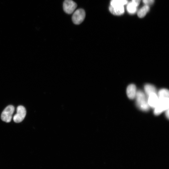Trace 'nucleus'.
Instances as JSON below:
<instances>
[{
	"label": "nucleus",
	"instance_id": "nucleus-1",
	"mask_svg": "<svg viewBox=\"0 0 169 169\" xmlns=\"http://www.w3.org/2000/svg\"><path fill=\"white\" fill-rule=\"evenodd\" d=\"M135 97L137 106L141 110L147 111L149 110V105L145 95L141 91H136Z\"/></svg>",
	"mask_w": 169,
	"mask_h": 169
},
{
	"label": "nucleus",
	"instance_id": "nucleus-2",
	"mask_svg": "<svg viewBox=\"0 0 169 169\" xmlns=\"http://www.w3.org/2000/svg\"><path fill=\"white\" fill-rule=\"evenodd\" d=\"M169 98H159L158 103L154 108V114L158 115L163 111L169 109Z\"/></svg>",
	"mask_w": 169,
	"mask_h": 169
},
{
	"label": "nucleus",
	"instance_id": "nucleus-3",
	"mask_svg": "<svg viewBox=\"0 0 169 169\" xmlns=\"http://www.w3.org/2000/svg\"><path fill=\"white\" fill-rule=\"evenodd\" d=\"M14 110V107L12 105H9L6 107L1 114L2 120L7 123L10 122Z\"/></svg>",
	"mask_w": 169,
	"mask_h": 169
},
{
	"label": "nucleus",
	"instance_id": "nucleus-4",
	"mask_svg": "<svg viewBox=\"0 0 169 169\" xmlns=\"http://www.w3.org/2000/svg\"><path fill=\"white\" fill-rule=\"evenodd\" d=\"M85 16L84 10L82 9H79L76 10L74 13L72 20L75 24H79L84 21Z\"/></svg>",
	"mask_w": 169,
	"mask_h": 169
},
{
	"label": "nucleus",
	"instance_id": "nucleus-5",
	"mask_svg": "<svg viewBox=\"0 0 169 169\" xmlns=\"http://www.w3.org/2000/svg\"><path fill=\"white\" fill-rule=\"evenodd\" d=\"M26 111L25 107L22 106H18L17 109V113L13 117V120L16 123L22 121L25 117Z\"/></svg>",
	"mask_w": 169,
	"mask_h": 169
},
{
	"label": "nucleus",
	"instance_id": "nucleus-6",
	"mask_svg": "<svg viewBox=\"0 0 169 169\" xmlns=\"http://www.w3.org/2000/svg\"><path fill=\"white\" fill-rule=\"evenodd\" d=\"M77 6L76 3L72 0H65L63 5V9L64 12L69 14L74 12Z\"/></svg>",
	"mask_w": 169,
	"mask_h": 169
},
{
	"label": "nucleus",
	"instance_id": "nucleus-7",
	"mask_svg": "<svg viewBox=\"0 0 169 169\" xmlns=\"http://www.w3.org/2000/svg\"><path fill=\"white\" fill-rule=\"evenodd\" d=\"M159 101V98L156 93H152L148 96L147 102L149 106L155 108Z\"/></svg>",
	"mask_w": 169,
	"mask_h": 169
},
{
	"label": "nucleus",
	"instance_id": "nucleus-8",
	"mask_svg": "<svg viewBox=\"0 0 169 169\" xmlns=\"http://www.w3.org/2000/svg\"><path fill=\"white\" fill-rule=\"evenodd\" d=\"M136 92V87L135 84H131L127 86L126 89V93L129 99H132L135 98Z\"/></svg>",
	"mask_w": 169,
	"mask_h": 169
},
{
	"label": "nucleus",
	"instance_id": "nucleus-9",
	"mask_svg": "<svg viewBox=\"0 0 169 169\" xmlns=\"http://www.w3.org/2000/svg\"><path fill=\"white\" fill-rule=\"evenodd\" d=\"M109 9L111 13L116 15L122 14L125 11L124 6L114 7L110 6Z\"/></svg>",
	"mask_w": 169,
	"mask_h": 169
},
{
	"label": "nucleus",
	"instance_id": "nucleus-10",
	"mask_svg": "<svg viewBox=\"0 0 169 169\" xmlns=\"http://www.w3.org/2000/svg\"><path fill=\"white\" fill-rule=\"evenodd\" d=\"M145 93L148 96L151 94L156 93V89L155 86L149 84H146L144 86Z\"/></svg>",
	"mask_w": 169,
	"mask_h": 169
},
{
	"label": "nucleus",
	"instance_id": "nucleus-11",
	"mask_svg": "<svg viewBox=\"0 0 169 169\" xmlns=\"http://www.w3.org/2000/svg\"><path fill=\"white\" fill-rule=\"evenodd\" d=\"M150 9L149 6L145 5L140 8L137 12V15L139 18L144 17L149 11Z\"/></svg>",
	"mask_w": 169,
	"mask_h": 169
},
{
	"label": "nucleus",
	"instance_id": "nucleus-12",
	"mask_svg": "<svg viewBox=\"0 0 169 169\" xmlns=\"http://www.w3.org/2000/svg\"><path fill=\"white\" fill-rule=\"evenodd\" d=\"M127 0H111L110 5L114 7L124 6L127 3Z\"/></svg>",
	"mask_w": 169,
	"mask_h": 169
},
{
	"label": "nucleus",
	"instance_id": "nucleus-13",
	"mask_svg": "<svg viewBox=\"0 0 169 169\" xmlns=\"http://www.w3.org/2000/svg\"><path fill=\"white\" fill-rule=\"evenodd\" d=\"M137 6H136L131 1L126 6V9L127 12L130 14H133L135 13L137 10Z\"/></svg>",
	"mask_w": 169,
	"mask_h": 169
},
{
	"label": "nucleus",
	"instance_id": "nucleus-14",
	"mask_svg": "<svg viewBox=\"0 0 169 169\" xmlns=\"http://www.w3.org/2000/svg\"><path fill=\"white\" fill-rule=\"evenodd\" d=\"M169 91L167 89H162L159 91L158 96L159 99L169 98Z\"/></svg>",
	"mask_w": 169,
	"mask_h": 169
},
{
	"label": "nucleus",
	"instance_id": "nucleus-15",
	"mask_svg": "<svg viewBox=\"0 0 169 169\" xmlns=\"http://www.w3.org/2000/svg\"><path fill=\"white\" fill-rule=\"evenodd\" d=\"M142 1L145 5L149 6L154 3V0H142Z\"/></svg>",
	"mask_w": 169,
	"mask_h": 169
},
{
	"label": "nucleus",
	"instance_id": "nucleus-16",
	"mask_svg": "<svg viewBox=\"0 0 169 169\" xmlns=\"http://www.w3.org/2000/svg\"><path fill=\"white\" fill-rule=\"evenodd\" d=\"M141 1V0H132L131 2L137 7L139 5Z\"/></svg>",
	"mask_w": 169,
	"mask_h": 169
},
{
	"label": "nucleus",
	"instance_id": "nucleus-17",
	"mask_svg": "<svg viewBox=\"0 0 169 169\" xmlns=\"http://www.w3.org/2000/svg\"><path fill=\"white\" fill-rule=\"evenodd\" d=\"M166 111V115L167 118L168 119L169 118V109H167Z\"/></svg>",
	"mask_w": 169,
	"mask_h": 169
}]
</instances>
